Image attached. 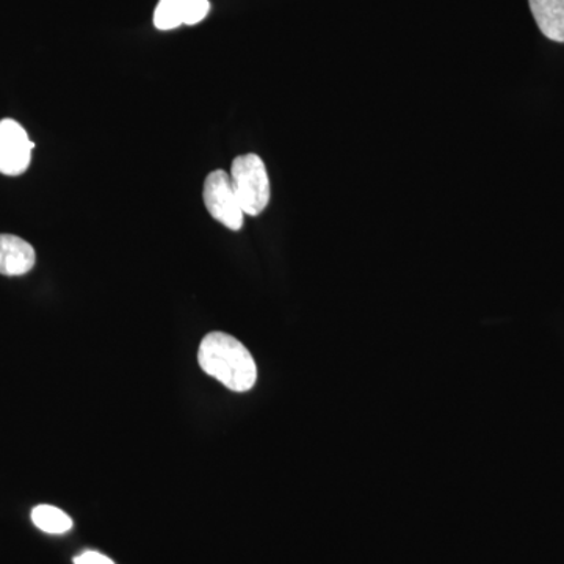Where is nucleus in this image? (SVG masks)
I'll return each mask as SVG.
<instances>
[{
	"label": "nucleus",
	"instance_id": "obj_1",
	"mask_svg": "<svg viewBox=\"0 0 564 564\" xmlns=\"http://www.w3.org/2000/svg\"><path fill=\"white\" fill-rule=\"evenodd\" d=\"M198 362L204 372L234 392L250 391L258 380V366L251 352L226 333H210L204 337Z\"/></svg>",
	"mask_w": 564,
	"mask_h": 564
},
{
	"label": "nucleus",
	"instance_id": "obj_2",
	"mask_svg": "<svg viewBox=\"0 0 564 564\" xmlns=\"http://www.w3.org/2000/svg\"><path fill=\"white\" fill-rule=\"evenodd\" d=\"M231 181L245 215L258 217L270 203V180L265 163L258 154L234 159Z\"/></svg>",
	"mask_w": 564,
	"mask_h": 564
},
{
	"label": "nucleus",
	"instance_id": "obj_3",
	"mask_svg": "<svg viewBox=\"0 0 564 564\" xmlns=\"http://www.w3.org/2000/svg\"><path fill=\"white\" fill-rule=\"evenodd\" d=\"M204 204L215 220L231 231H239L243 225V210L232 187L231 174L217 170L204 182Z\"/></svg>",
	"mask_w": 564,
	"mask_h": 564
},
{
	"label": "nucleus",
	"instance_id": "obj_4",
	"mask_svg": "<svg viewBox=\"0 0 564 564\" xmlns=\"http://www.w3.org/2000/svg\"><path fill=\"white\" fill-rule=\"evenodd\" d=\"M35 143L14 120L0 121V173L20 176L31 165Z\"/></svg>",
	"mask_w": 564,
	"mask_h": 564
},
{
	"label": "nucleus",
	"instance_id": "obj_5",
	"mask_svg": "<svg viewBox=\"0 0 564 564\" xmlns=\"http://www.w3.org/2000/svg\"><path fill=\"white\" fill-rule=\"evenodd\" d=\"M209 11V0H161L154 11V25L159 31H173L182 24L195 25Z\"/></svg>",
	"mask_w": 564,
	"mask_h": 564
},
{
	"label": "nucleus",
	"instance_id": "obj_6",
	"mask_svg": "<svg viewBox=\"0 0 564 564\" xmlns=\"http://www.w3.org/2000/svg\"><path fill=\"white\" fill-rule=\"evenodd\" d=\"M36 254L31 243L10 234H0V274L22 276L35 267Z\"/></svg>",
	"mask_w": 564,
	"mask_h": 564
},
{
	"label": "nucleus",
	"instance_id": "obj_7",
	"mask_svg": "<svg viewBox=\"0 0 564 564\" xmlns=\"http://www.w3.org/2000/svg\"><path fill=\"white\" fill-rule=\"evenodd\" d=\"M529 3L543 35L564 43V0H529Z\"/></svg>",
	"mask_w": 564,
	"mask_h": 564
},
{
	"label": "nucleus",
	"instance_id": "obj_8",
	"mask_svg": "<svg viewBox=\"0 0 564 564\" xmlns=\"http://www.w3.org/2000/svg\"><path fill=\"white\" fill-rule=\"evenodd\" d=\"M32 521L41 532L50 534H63L73 529V519L61 508L52 507V505H39L33 508Z\"/></svg>",
	"mask_w": 564,
	"mask_h": 564
},
{
	"label": "nucleus",
	"instance_id": "obj_9",
	"mask_svg": "<svg viewBox=\"0 0 564 564\" xmlns=\"http://www.w3.org/2000/svg\"><path fill=\"white\" fill-rule=\"evenodd\" d=\"M74 564H115V563L111 562L109 556L99 554V552L87 551V552H84V554L76 556V558H74Z\"/></svg>",
	"mask_w": 564,
	"mask_h": 564
}]
</instances>
